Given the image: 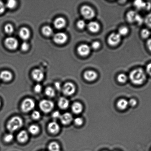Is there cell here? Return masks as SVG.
<instances>
[{"label": "cell", "instance_id": "obj_44", "mask_svg": "<svg viewBox=\"0 0 151 151\" xmlns=\"http://www.w3.org/2000/svg\"><path fill=\"white\" fill-rule=\"evenodd\" d=\"M129 104L132 106H134L137 104V101L135 99H132L130 100L128 102Z\"/></svg>", "mask_w": 151, "mask_h": 151}, {"label": "cell", "instance_id": "obj_42", "mask_svg": "<svg viewBox=\"0 0 151 151\" xmlns=\"http://www.w3.org/2000/svg\"><path fill=\"white\" fill-rule=\"evenodd\" d=\"M61 115L60 112L58 111H55L54 113H53L52 116L53 118H55V119H58V118H60V116H61Z\"/></svg>", "mask_w": 151, "mask_h": 151}, {"label": "cell", "instance_id": "obj_5", "mask_svg": "<svg viewBox=\"0 0 151 151\" xmlns=\"http://www.w3.org/2000/svg\"><path fill=\"white\" fill-rule=\"evenodd\" d=\"M35 106V104L33 100L30 99H27L22 102V109L23 112H27L34 109Z\"/></svg>", "mask_w": 151, "mask_h": 151}, {"label": "cell", "instance_id": "obj_21", "mask_svg": "<svg viewBox=\"0 0 151 151\" xmlns=\"http://www.w3.org/2000/svg\"><path fill=\"white\" fill-rule=\"evenodd\" d=\"M69 104L68 100L65 98L61 97L59 99L58 105L60 109H67L69 106Z\"/></svg>", "mask_w": 151, "mask_h": 151}, {"label": "cell", "instance_id": "obj_1", "mask_svg": "<svg viewBox=\"0 0 151 151\" xmlns=\"http://www.w3.org/2000/svg\"><path fill=\"white\" fill-rule=\"evenodd\" d=\"M129 77L133 83L140 85L145 81L146 75L144 70L141 68L134 69L131 72Z\"/></svg>", "mask_w": 151, "mask_h": 151}, {"label": "cell", "instance_id": "obj_29", "mask_svg": "<svg viewBox=\"0 0 151 151\" xmlns=\"http://www.w3.org/2000/svg\"><path fill=\"white\" fill-rule=\"evenodd\" d=\"M14 29L12 25L10 24H8L4 27V31L8 35H11L14 32Z\"/></svg>", "mask_w": 151, "mask_h": 151}, {"label": "cell", "instance_id": "obj_18", "mask_svg": "<svg viewBox=\"0 0 151 151\" xmlns=\"http://www.w3.org/2000/svg\"><path fill=\"white\" fill-rule=\"evenodd\" d=\"M87 27L90 32L94 33L98 32L100 29V25L96 22H90L87 25Z\"/></svg>", "mask_w": 151, "mask_h": 151}, {"label": "cell", "instance_id": "obj_20", "mask_svg": "<svg viewBox=\"0 0 151 151\" xmlns=\"http://www.w3.org/2000/svg\"><path fill=\"white\" fill-rule=\"evenodd\" d=\"M29 138L27 133L25 131H22L19 132L17 136V140L20 143L26 142Z\"/></svg>", "mask_w": 151, "mask_h": 151}, {"label": "cell", "instance_id": "obj_24", "mask_svg": "<svg viewBox=\"0 0 151 151\" xmlns=\"http://www.w3.org/2000/svg\"><path fill=\"white\" fill-rule=\"evenodd\" d=\"M128 104V102L127 100L122 99L118 101L117 103V106L119 109L124 110L127 109Z\"/></svg>", "mask_w": 151, "mask_h": 151}, {"label": "cell", "instance_id": "obj_8", "mask_svg": "<svg viewBox=\"0 0 151 151\" xmlns=\"http://www.w3.org/2000/svg\"><path fill=\"white\" fill-rule=\"evenodd\" d=\"M63 92L66 96H70L75 93L76 88L73 84L70 82L66 83L63 86Z\"/></svg>", "mask_w": 151, "mask_h": 151}, {"label": "cell", "instance_id": "obj_6", "mask_svg": "<svg viewBox=\"0 0 151 151\" xmlns=\"http://www.w3.org/2000/svg\"><path fill=\"white\" fill-rule=\"evenodd\" d=\"M18 41L16 38L9 37L5 40L4 44L9 49L12 50H16L18 46Z\"/></svg>", "mask_w": 151, "mask_h": 151}, {"label": "cell", "instance_id": "obj_37", "mask_svg": "<svg viewBox=\"0 0 151 151\" xmlns=\"http://www.w3.org/2000/svg\"><path fill=\"white\" fill-rule=\"evenodd\" d=\"M32 117L33 119L35 120L38 119L41 117L40 113L39 111H35L32 113Z\"/></svg>", "mask_w": 151, "mask_h": 151}, {"label": "cell", "instance_id": "obj_27", "mask_svg": "<svg viewBox=\"0 0 151 151\" xmlns=\"http://www.w3.org/2000/svg\"><path fill=\"white\" fill-rule=\"evenodd\" d=\"M29 131L30 134H33V135H35L38 134L40 131V129L39 127L37 126L33 125L30 126L29 127Z\"/></svg>", "mask_w": 151, "mask_h": 151}, {"label": "cell", "instance_id": "obj_26", "mask_svg": "<svg viewBox=\"0 0 151 151\" xmlns=\"http://www.w3.org/2000/svg\"><path fill=\"white\" fill-rule=\"evenodd\" d=\"M48 149L50 151H60V147L58 143L52 142L49 145Z\"/></svg>", "mask_w": 151, "mask_h": 151}, {"label": "cell", "instance_id": "obj_28", "mask_svg": "<svg viewBox=\"0 0 151 151\" xmlns=\"http://www.w3.org/2000/svg\"><path fill=\"white\" fill-rule=\"evenodd\" d=\"M46 95L50 97H54L55 95V91L54 89L51 87H48L45 90Z\"/></svg>", "mask_w": 151, "mask_h": 151}, {"label": "cell", "instance_id": "obj_43", "mask_svg": "<svg viewBox=\"0 0 151 151\" xmlns=\"http://www.w3.org/2000/svg\"><path fill=\"white\" fill-rule=\"evenodd\" d=\"M5 10V6L4 3L0 1V14H2Z\"/></svg>", "mask_w": 151, "mask_h": 151}, {"label": "cell", "instance_id": "obj_23", "mask_svg": "<svg viewBox=\"0 0 151 151\" xmlns=\"http://www.w3.org/2000/svg\"><path fill=\"white\" fill-rule=\"evenodd\" d=\"M72 109L74 113L76 114H79L82 111L83 107L81 103L76 102L72 105Z\"/></svg>", "mask_w": 151, "mask_h": 151}, {"label": "cell", "instance_id": "obj_40", "mask_svg": "<svg viewBox=\"0 0 151 151\" xmlns=\"http://www.w3.org/2000/svg\"><path fill=\"white\" fill-rule=\"evenodd\" d=\"M100 43L98 41H94L91 44V48L94 50H97L100 48Z\"/></svg>", "mask_w": 151, "mask_h": 151}, {"label": "cell", "instance_id": "obj_2", "mask_svg": "<svg viewBox=\"0 0 151 151\" xmlns=\"http://www.w3.org/2000/svg\"><path fill=\"white\" fill-rule=\"evenodd\" d=\"M23 125L22 119L18 116H14L8 121L7 128L9 131L13 132L21 128Z\"/></svg>", "mask_w": 151, "mask_h": 151}, {"label": "cell", "instance_id": "obj_48", "mask_svg": "<svg viewBox=\"0 0 151 151\" xmlns=\"http://www.w3.org/2000/svg\"><path fill=\"white\" fill-rule=\"evenodd\" d=\"M1 100H0V107H1Z\"/></svg>", "mask_w": 151, "mask_h": 151}, {"label": "cell", "instance_id": "obj_10", "mask_svg": "<svg viewBox=\"0 0 151 151\" xmlns=\"http://www.w3.org/2000/svg\"><path fill=\"white\" fill-rule=\"evenodd\" d=\"M77 51L80 55L85 57L90 54V47L86 44H82L78 47Z\"/></svg>", "mask_w": 151, "mask_h": 151}, {"label": "cell", "instance_id": "obj_12", "mask_svg": "<svg viewBox=\"0 0 151 151\" xmlns=\"http://www.w3.org/2000/svg\"><path fill=\"white\" fill-rule=\"evenodd\" d=\"M134 4L135 6L139 9H145L149 10L151 8V3H146L141 1H134Z\"/></svg>", "mask_w": 151, "mask_h": 151}, {"label": "cell", "instance_id": "obj_16", "mask_svg": "<svg viewBox=\"0 0 151 151\" xmlns=\"http://www.w3.org/2000/svg\"><path fill=\"white\" fill-rule=\"evenodd\" d=\"M48 129L50 133L56 134L60 131V127L57 122L53 121L50 122L48 125Z\"/></svg>", "mask_w": 151, "mask_h": 151}, {"label": "cell", "instance_id": "obj_30", "mask_svg": "<svg viewBox=\"0 0 151 151\" xmlns=\"http://www.w3.org/2000/svg\"><path fill=\"white\" fill-rule=\"evenodd\" d=\"M17 2L14 0H10L7 1L6 6L10 9H13L15 8L17 5Z\"/></svg>", "mask_w": 151, "mask_h": 151}, {"label": "cell", "instance_id": "obj_34", "mask_svg": "<svg viewBox=\"0 0 151 151\" xmlns=\"http://www.w3.org/2000/svg\"><path fill=\"white\" fill-rule=\"evenodd\" d=\"M13 135L12 134H8L4 136V140L6 143H9L11 142L13 139Z\"/></svg>", "mask_w": 151, "mask_h": 151}, {"label": "cell", "instance_id": "obj_47", "mask_svg": "<svg viewBox=\"0 0 151 151\" xmlns=\"http://www.w3.org/2000/svg\"><path fill=\"white\" fill-rule=\"evenodd\" d=\"M147 45L148 48L151 52V39L148 40L147 42Z\"/></svg>", "mask_w": 151, "mask_h": 151}, {"label": "cell", "instance_id": "obj_15", "mask_svg": "<svg viewBox=\"0 0 151 151\" xmlns=\"http://www.w3.org/2000/svg\"><path fill=\"white\" fill-rule=\"evenodd\" d=\"M55 27L58 29H63L66 26V21L63 17L58 18L55 20L54 22Z\"/></svg>", "mask_w": 151, "mask_h": 151}, {"label": "cell", "instance_id": "obj_45", "mask_svg": "<svg viewBox=\"0 0 151 151\" xmlns=\"http://www.w3.org/2000/svg\"><path fill=\"white\" fill-rule=\"evenodd\" d=\"M146 71L148 74L151 76V63L147 65L146 67Z\"/></svg>", "mask_w": 151, "mask_h": 151}, {"label": "cell", "instance_id": "obj_9", "mask_svg": "<svg viewBox=\"0 0 151 151\" xmlns=\"http://www.w3.org/2000/svg\"><path fill=\"white\" fill-rule=\"evenodd\" d=\"M121 36L118 33H113L111 34L108 38V42L109 45L115 46L120 42Z\"/></svg>", "mask_w": 151, "mask_h": 151}, {"label": "cell", "instance_id": "obj_33", "mask_svg": "<svg viewBox=\"0 0 151 151\" xmlns=\"http://www.w3.org/2000/svg\"><path fill=\"white\" fill-rule=\"evenodd\" d=\"M150 35V32L148 29H143L141 32L142 37L143 38H146L149 36Z\"/></svg>", "mask_w": 151, "mask_h": 151}, {"label": "cell", "instance_id": "obj_17", "mask_svg": "<svg viewBox=\"0 0 151 151\" xmlns=\"http://www.w3.org/2000/svg\"><path fill=\"white\" fill-rule=\"evenodd\" d=\"M19 35L21 39L26 40L30 37V32L27 28L23 27L19 31Z\"/></svg>", "mask_w": 151, "mask_h": 151}, {"label": "cell", "instance_id": "obj_4", "mask_svg": "<svg viewBox=\"0 0 151 151\" xmlns=\"http://www.w3.org/2000/svg\"><path fill=\"white\" fill-rule=\"evenodd\" d=\"M39 106L43 112L48 113L52 110L54 107V104L51 101L44 100L40 102Z\"/></svg>", "mask_w": 151, "mask_h": 151}, {"label": "cell", "instance_id": "obj_32", "mask_svg": "<svg viewBox=\"0 0 151 151\" xmlns=\"http://www.w3.org/2000/svg\"><path fill=\"white\" fill-rule=\"evenodd\" d=\"M128 28L126 27H122L120 28L119 30V33L121 36H124L125 35L128 34Z\"/></svg>", "mask_w": 151, "mask_h": 151}, {"label": "cell", "instance_id": "obj_3", "mask_svg": "<svg viewBox=\"0 0 151 151\" xmlns=\"http://www.w3.org/2000/svg\"><path fill=\"white\" fill-rule=\"evenodd\" d=\"M81 13L84 18L91 19L95 16L94 10L89 6L84 5L81 7Z\"/></svg>", "mask_w": 151, "mask_h": 151}, {"label": "cell", "instance_id": "obj_38", "mask_svg": "<svg viewBox=\"0 0 151 151\" xmlns=\"http://www.w3.org/2000/svg\"><path fill=\"white\" fill-rule=\"evenodd\" d=\"M29 48V45L27 42H24L21 45V49L23 51H27Z\"/></svg>", "mask_w": 151, "mask_h": 151}, {"label": "cell", "instance_id": "obj_46", "mask_svg": "<svg viewBox=\"0 0 151 151\" xmlns=\"http://www.w3.org/2000/svg\"><path fill=\"white\" fill-rule=\"evenodd\" d=\"M55 87L57 90H60L61 89V84L59 82H56L55 83Z\"/></svg>", "mask_w": 151, "mask_h": 151}, {"label": "cell", "instance_id": "obj_41", "mask_svg": "<svg viewBox=\"0 0 151 151\" xmlns=\"http://www.w3.org/2000/svg\"><path fill=\"white\" fill-rule=\"evenodd\" d=\"M34 90L35 92L37 93H39L42 90V86L40 84H37L35 85L34 88Z\"/></svg>", "mask_w": 151, "mask_h": 151}, {"label": "cell", "instance_id": "obj_36", "mask_svg": "<svg viewBox=\"0 0 151 151\" xmlns=\"http://www.w3.org/2000/svg\"><path fill=\"white\" fill-rule=\"evenodd\" d=\"M145 22L146 24L149 27L151 28V13H149L146 16Z\"/></svg>", "mask_w": 151, "mask_h": 151}, {"label": "cell", "instance_id": "obj_39", "mask_svg": "<svg viewBox=\"0 0 151 151\" xmlns=\"http://www.w3.org/2000/svg\"><path fill=\"white\" fill-rule=\"evenodd\" d=\"M75 123L77 126L82 125L83 122L82 118L80 117L76 118L74 120Z\"/></svg>", "mask_w": 151, "mask_h": 151}, {"label": "cell", "instance_id": "obj_14", "mask_svg": "<svg viewBox=\"0 0 151 151\" xmlns=\"http://www.w3.org/2000/svg\"><path fill=\"white\" fill-rule=\"evenodd\" d=\"M60 119L61 122L63 125H68L72 122L73 117L70 113L66 112L61 115Z\"/></svg>", "mask_w": 151, "mask_h": 151}, {"label": "cell", "instance_id": "obj_7", "mask_svg": "<svg viewBox=\"0 0 151 151\" xmlns=\"http://www.w3.org/2000/svg\"><path fill=\"white\" fill-rule=\"evenodd\" d=\"M67 35L63 32H58L54 35L53 40L55 43L62 45L66 43L68 40Z\"/></svg>", "mask_w": 151, "mask_h": 151}, {"label": "cell", "instance_id": "obj_11", "mask_svg": "<svg viewBox=\"0 0 151 151\" xmlns=\"http://www.w3.org/2000/svg\"><path fill=\"white\" fill-rule=\"evenodd\" d=\"M32 76L34 80L37 81H42L44 78V74L39 69H35L32 72Z\"/></svg>", "mask_w": 151, "mask_h": 151}, {"label": "cell", "instance_id": "obj_19", "mask_svg": "<svg viewBox=\"0 0 151 151\" xmlns=\"http://www.w3.org/2000/svg\"><path fill=\"white\" fill-rule=\"evenodd\" d=\"M12 74L7 70L3 71L0 73V78L5 81H11L12 78Z\"/></svg>", "mask_w": 151, "mask_h": 151}, {"label": "cell", "instance_id": "obj_35", "mask_svg": "<svg viewBox=\"0 0 151 151\" xmlns=\"http://www.w3.org/2000/svg\"><path fill=\"white\" fill-rule=\"evenodd\" d=\"M86 23L83 20H78L77 23V26L78 29H83L85 27Z\"/></svg>", "mask_w": 151, "mask_h": 151}, {"label": "cell", "instance_id": "obj_22", "mask_svg": "<svg viewBox=\"0 0 151 151\" xmlns=\"http://www.w3.org/2000/svg\"><path fill=\"white\" fill-rule=\"evenodd\" d=\"M138 14L136 12L134 11H131L127 15V20L129 23H134L136 21V19Z\"/></svg>", "mask_w": 151, "mask_h": 151}, {"label": "cell", "instance_id": "obj_25", "mask_svg": "<svg viewBox=\"0 0 151 151\" xmlns=\"http://www.w3.org/2000/svg\"><path fill=\"white\" fill-rule=\"evenodd\" d=\"M42 32L43 34L46 36L49 37L52 35L53 30L50 26H46L42 28Z\"/></svg>", "mask_w": 151, "mask_h": 151}, {"label": "cell", "instance_id": "obj_31", "mask_svg": "<svg viewBox=\"0 0 151 151\" xmlns=\"http://www.w3.org/2000/svg\"><path fill=\"white\" fill-rule=\"evenodd\" d=\"M117 79L120 83H125L127 79V76L123 73L120 74L118 76Z\"/></svg>", "mask_w": 151, "mask_h": 151}, {"label": "cell", "instance_id": "obj_13", "mask_svg": "<svg viewBox=\"0 0 151 151\" xmlns=\"http://www.w3.org/2000/svg\"><path fill=\"white\" fill-rule=\"evenodd\" d=\"M84 78L86 81H94L97 78V74L93 70H87L84 72Z\"/></svg>", "mask_w": 151, "mask_h": 151}]
</instances>
